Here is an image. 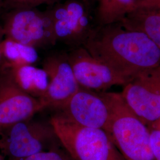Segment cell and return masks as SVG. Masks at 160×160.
Returning <instances> with one entry per match:
<instances>
[{"label": "cell", "mask_w": 160, "mask_h": 160, "mask_svg": "<svg viewBox=\"0 0 160 160\" xmlns=\"http://www.w3.org/2000/svg\"><path fill=\"white\" fill-rule=\"evenodd\" d=\"M82 46L130 80L160 65V49L148 36L120 22L94 26Z\"/></svg>", "instance_id": "cell-1"}, {"label": "cell", "mask_w": 160, "mask_h": 160, "mask_svg": "<svg viewBox=\"0 0 160 160\" xmlns=\"http://www.w3.org/2000/svg\"><path fill=\"white\" fill-rule=\"evenodd\" d=\"M110 110L106 132L125 160H155L150 130L128 108L120 93L102 92Z\"/></svg>", "instance_id": "cell-2"}, {"label": "cell", "mask_w": 160, "mask_h": 160, "mask_svg": "<svg viewBox=\"0 0 160 160\" xmlns=\"http://www.w3.org/2000/svg\"><path fill=\"white\" fill-rule=\"evenodd\" d=\"M73 160H125L103 129L81 126L57 112L49 120Z\"/></svg>", "instance_id": "cell-3"}, {"label": "cell", "mask_w": 160, "mask_h": 160, "mask_svg": "<svg viewBox=\"0 0 160 160\" xmlns=\"http://www.w3.org/2000/svg\"><path fill=\"white\" fill-rule=\"evenodd\" d=\"M61 145L49 122L32 118L0 128V152L8 160L22 159Z\"/></svg>", "instance_id": "cell-4"}, {"label": "cell", "mask_w": 160, "mask_h": 160, "mask_svg": "<svg viewBox=\"0 0 160 160\" xmlns=\"http://www.w3.org/2000/svg\"><path fill=\"white\" fill-rule=\"evenodd\" d=\"M2 24L4 38L36 48H46L57 43L49 10L36 8L6 12Z\"/></svg>", "instance_id": "cell-5"}, {"label": "cell", "mask_w": 160, "mask_h": 160, "mask_svg": "<svg viewBox=\"0 0 160 160\" xmlns=\"http://www.w3.org/2000/svg\"><path fill=\"white\" fill-rule=\"evenodd\" d=\"M120 94L132 112L154 128L160 119V65L132 78Z\"/></svg>", "instance_id": "cell-6"}, {"label": "cell", "mask_w": 160, "mask_h": 160, "mask_svg": "<svg viewBox=\"0 0 160 160\" xmlns=\"http://www.w3.org/2000/svg\"><path fill=\"white\" fill-rule=\"evenodd\" d=\"M81 0H67L49 10L55 39L71 48L82 46L94 26Z\"/></svg>", "instance_id": "cell-7"}, {"label": "cell", "mask_w": 160, "mask_h": 160, "mask_svg": "<svg viewBox=\"0 0 160 160\" xmlns=\"http://www.w3.org/2000/svg\"><path fill=\"white\" fill-rule=\"evenodd\" d=\"M69 62L80 87L104 92L114 86H125L131 80L90 55L83 46L67 52Z\"/></svg>", "instance_id": "cell-8"}, {"label": "cell", "mask_w": 160, "mask_h": 160, "mask_svg": "<svg viewBox=\"0 0 160 160\" xmlns=\"http://www.w3.org/2000/svg\"><path fill=\"white\" fill-rule=\"evenodd\" d=\"M49 78L44 94L39 98L42 110L57 109L69 100L80 89L67 52L47 56L42 63Z\"/></svg>", "instance_id": "cell-9"}, {"label": "cell", "mask_w": 160, "mask_h": 160, "mask_svg": "<svg viewBox=\"0 0 160 160\" xmlns=\"http://www.w3.org/2000/svg\"><path fill=\"white\" fill-rule=\"evenodd\" d=\"M42 110L39 100L17 84L10 68L0 67V128L32 118Z\"/></svg>", "instance_id": "cell-10"}, {"label": "cell", "mask_w": 160, "mask_h": 160, "mask_svg": "<svg viewBox=\"0 0 160 160\" xmlns=\"http://www.w3.org/2000/svg\"><path fill=\"white\" fill-rule=\"evenodd\" d=\"M81 126L107 131L110 110L102 92L80 88L62 106L53 109Z\"/></svg>", "instance_id": "cell-11"}, {"label": "cell", "mask_w": 160, "mask_h": 160, "mask_svg": "<svg viewBox=\"0 0 160 160\" xmlns=\"http://www.w3.org/2000/svg\"><path fill=\"white\" fill-rule=\"evenodd\" d=\"M8 65L17 84L32 96L39 98L46 91L49 78L43 69L34 65Z\"/></svg>", "instance_id": "cell-12"}, {"label": "cell", "mask_w": 160, "mask_h": 160, "mask_svg": "<svg viewBox=\"0 0 160 160\" xmlns=\"http://www.w3.org/2000/svg\"><path fill=\"white\" fill-rule=\"evenodd\" d=\"M120 23L125 28L147 34L160 49V12L135 9Z\"/></svg>", "instance_id": "cell-13"}, {"label": "cell", "mask_w": 160, "mask_h": 160, "mask_svg": "<svg viewBox=\"0 0 160 160\" xmlns=\"http://www.w3.org/2000/svg\"><path fill=\"white\" fill-rule=\"evenodd\" d=\"M96 25L121 22L132 12L138 0H97Z\"/></svg>", "instance_id": "cell-14"}, {"label": "cell", "mask_w": 160, "mask_h": 160, "mask_svg": "<svg viewBox=\"0 0 160 160\" xmlns=\"http://www.w3.org/2000/svg\"><path fill=\"white\" fill-rule=\"evenodd\" d=\"M3 63L10 65H34L39 60L37 49L4 38L1 43Z\"/></svg>", "instance_id": "cell-15"}, {"label": "cell", "mask_w": 160, "mask_h": 160, "mask_svg": "<svg viewBox=\"0 0 160 160\" xmlns=\"http://www.w3.org/2000/svg\"><path fill=\"white\" fill-rule=\"evenodd\" d=\"M60 0H2V9L5 12L17 9L33 8L42 4H51Z\"/></svg>", "instance_id": "cell-16"}, {"label": "cell", "mask_w": 160, "mask_h": 160, "mask_svg": "<svg viewBox=\"0 0 160 160\" xmlns=\"http://www.w3.org/2000/svg\"><path fill=\"white\" fill-rule=\"evenodd\" d=\"M14 160H73L68 154L59 148L43 151L28 157Z\"/></svg>", "instance_id": "cell-17"}, {"label": "cell", "mask_w": 160, "mask_h": 160, "mask_svg": "<svg viewBox=\"0 0 160 160\" xmlns=\"http://www.w3.org/2000/svg\"><path fill=\"white\" fill-rule=\"evenodd\" d=\"M151 146L155 160H160V131L157 129L150 130Z\"/></svg>", "instance_id": "cell-18"}, {"label": "cell", "mask_w": 160, "mask_h": 160, "mask_svg": "<svg viewBox=\"0 0 160 160\" xmlns=\"http://www.w3.org/2000/svg\"><path fill=\"white\" fill-rule=\"evenodd\" d=\"M135 9L160 12V0H138Z\"/></svg>", "instance_id": "cell-19"}, {"label": "cell", "mask_w": 160, "mask_h": 160, "mask_svg": "<svg viewBox=\"0 0 160 160\" xmlns=\"http://www.w3.org/2000/svg\"><path fill=\"white\" fill-rule=\"evenodd\" d=\"M4 39V34L3 29L1 25H0V67L3 63V59L2 57V53H1V43Z\"/></svg>", "instance_id": "cell-20"}, {"label": "cell", "mask_w": 160, "mask_h": 160, "mask_svg": "<svg viewBox=\"0 0 160 160\" xmlns=\"http://www.w3.org/2000/svg\"><path fill=\"white\" fill-rule=\"evenodd\" d=\"M81 1H82L88 8H90L97 0H81Z\"/></svg>", "instance_id": "cell-21"}, {"label": "cell", "mask_w": 160, "mask_h": 160, "mask_svg": "<svg viewBox=\"0 0 160 160\" xmlns=\"http://www.w3.org/2000/svg\"><path fill=\"white\" fill-rule=\"evenodd\" d=\"M154 128L157 129H158V130H160V119L158 120V122L155 124V125ZM154 128H152V129H154Z\"/></svg>", "instance_id": "cell-22"}, {"label": "cell", "mask_w": 160, "mask_h": 160, "mask_svg": "<svg viewBox=\"0 0 160 160\" xmlns=\"http://www.w3.org/2000/svg\"><path fill=\"white\" fill-rule=\"evenodd\" d=\"M0 160H4V157L1 154H0Z\"/></svg>", "instance_id": "cell-23"}, {"label": "cell", "mask_w": 160, "mask_h": 160, "mask_svg": "<svg viewBox=\"0 0 160 160\" xmlns=\"http://www.w3.org/2000/svg\"><path fill=\"white\" fill-rule=\"evenodd\" d=\"M2 10V2L1 0H0V10Z\"/></svg>", "instance_id": "cell-24"}, {"label": "cell", "mask_w": 160, "mask_h": 160, "mask_svg": "<svg viewBox=\"0 0 160 160\" xmlns=\"http://www.w3.org/2000/svg\"><path fill=\"white\" fill-rule=\"evenodd\" d=\"M1 2H2V0H1Z\"/></svg>", "instance_id": "cell-25"}]
</instances>
